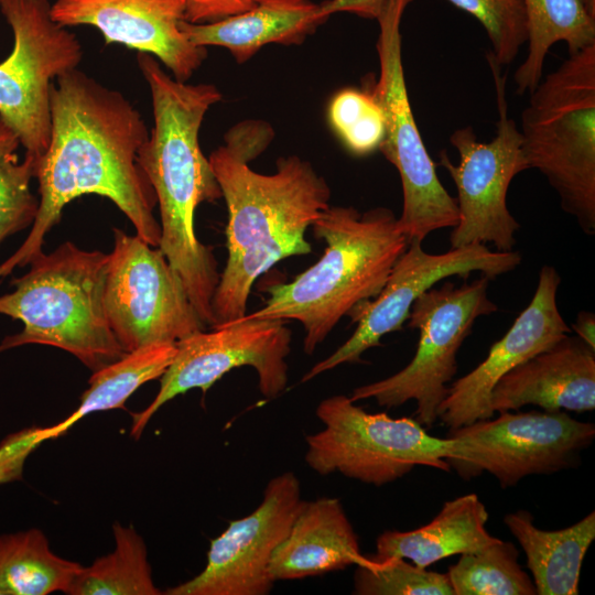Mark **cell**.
<instances>
[{
    "label": "cell",
    "instance_id": "e0dca14e",
    "mask_svg": "<svg viewBox=\"0 0 595 595\" xmlns=\"http://www.w3.org/2000/svg\"><path fill=\"white\" fill-rule=\"evenodd\" d=\"M560 283L558 271L543 266L531 302L507 333L491 345L486 358L448 387L437 409V419L448 430L493 418L490 396L496 383L520 364L567 336L571 328L556 303Z\"/></svg>",
    "mask_w": 595,
    "mask_h": 595
},
{
    "label": "cell",
    "instance_id": "d4e9b609",
    "mask_svg": "<svg viewBox=\"0 0 595 595\" xmlns=\"http://www.w3.org/2000/svg\"><path fill=\"white\" fill-rule=\"evenodd\" d=\"M527 20L528 53L515 72L516 93H531L542 78L550 47L565 42L570 54L595 44V19L581 0H521Z\"/></svg>",
    "mask_w": 595,
    "mask_h": 595
},
{
    "label": "cell",
    "instance_id": "d6986e66",
    "mask_svg": "<svg viewBox=\"0 0 595 595\" xmlns=\"http://www.w3.org/2000/svg\"><path fill=\"white\" fill-rule=\"evenodd\" d=\"M532 404L547 411L595 408V349L566 336L506 374L494 387L496 413Z\"/></svg>",
    "mask_w": 595,
    "mask_h": 595
},
{
    "label": "cell",
    "instance_id": "277c9868",
    "mask_svg": "<svg viewBox=\"0 0 595 595\" xmlns=\"http://www.w3.org/2000/svg\"><path fill=\"white\" fill-rule=\"evenodd\" d=\"M311 227L326 245L320 260L292 281L267 286L264 305L242 316L299 321L307 355L356 305L381 291L409 245L386 207L359 213L351 206L329 205Z\"/></svg>",
    "mask_w": 595,
    "mask_h": 595
},
{
    "label": "cell",
    "instance_id": "4fadbf2b",
    "mask_svg": "<svg viewBox=\"0 0 595 595\" xmlns=\"http://www.w3.org/2000/svg\"><path fill=\"white\" fill-rule=\"evenodd\" d=\"M283 320L239 318L197 332L181 340L175 355L160 378L153 401L133 414L130 434L138 440L150 419L167 401L191 389L203 393L225 374L249 366L258 375L259 389L267 399L280 396L288 385L292 333Z\"/></svg>",
    "mask_w": 595,
    "mask_h": 595
},
{
    "label": "cell",
    "instance_id": "ac0fdd59",
    "mask_svg": "<svg viewBox=\"0 0 595 595\" xmlns=\"http://www.w3.org/2000/svg\"><path fill=\"white\" fill-rule=\"evenodd\" d=\"M51 15L66 28L97 29L106 45L122 44L156 57L181 82L207 56L206 47L191 43L180 28L184 0H56Z\"/></svg>",
    "mask_w": 595,
    "mask_h": 595
},
{
    "label": "cell",
    "instance_id": "ba28073f",
    "mask_svg": "<svg viewBox=\"0 0 595 595\" xmlns=\"http://www.w3.org/2000/svg\"><path fill=\"white\" fill-rule=\"evenodd\" d=\"M412 0H388L376 19L379 77L368 90L385 116V136L379 150L397 169L402 185L399 230L408 241H423L437 229L454 228L458 208L442 185L419 132L407 90L401 50V20Z\"/></svg>",
    "mask_w": 595,
    "mask_h": 595
},
{
    "label": "cell",
    "instance_id": "7c38bea8",
    "mask_svg": "<svg viewBox=\"0 0 595 595\" xmlns=\"http://www.w3.org/2000/svg\"><path fill=\"white\" fill-rule=\"evenodd\" d=\"M105 310L126 353L152 344H176L205 329L183 281L159 247L115 228Z\"/></svg>",
    "mask_w": 595,
    "mask_h": 595
},
{
    "label": "cell",
    "instance_id": "d590c367",
    "mask_svg": "<svg viewBox=\"0 0 595 595\" xmlns=\"http://www.w3.org/2000/svg\"><path fill=\"white\" fill-rule=\"evenodd\" d=\"M588 14L595 19V0H581Z\"/></svg>",
    "mask_w": 595,
    "mask_h": 595
},
{
    "label": "cell",
    "instance_id": "603a6c76",
    "mask_svg": "<svg viewBox=\"0 0 595 595\" xmlns=\"http://www.w3.org/2000/svg\"><path fill=\"white\" fill-rule=\"evenodd\" d=\"M488 512L476 494L446 501L426 524L411 531L387 530L376 542L372 561L408 559L428 567L445 558L474 552L498 540L486 528Z\"/></svg>",
    "mask_w": 595,
    "mask_h": 595
},
{
    "label": "cell",
    "instance_id": "d6a6232c",
    "mask_svg": "<svg viewBox=\"0 0 595 595\" xmlns=\"http://www.w3.org/2000/svg\"><path fill=\"white\" fill-rule=\"evenodd\" d=\"M258 0H184L185 21L209 23L251 9Z\"/></svg>",
    "mask_w": 595,
    "mask_h": 595
},
{
    "label": "cell",
    "instance_id": "9a60e30c",
    "mask_svg": "<svg viewBox=\"0 0 595 595\" xmlns=\"http://www.w3.org/2000/svg\"><path fill=\"white\" fill-rule=\"evenodd\" d=\"M421 241H410L392 267L381 291L356 305L349 313L357 327L332 355L314 365L303 377L306 382L343 364L359 363L363 354L380 345L382 336L401 329L413 302L437 282L452 275L468 279L480 272L488 279L515 270L522 261L518 251H493L486 245L473 244L429 253Z\"/></svg>",
    "mask_w": 595,
    "mask_h": 595
},
{
    "label": "cell",
    "instance_id": "e575fe53",
    "mask_svg": "<svg viewBox=\"0 0 595 595\" xmlns=\"http://www.w3.org/2000/svg\"><path fill=\"white\" fill-rule=\"evenodd\" d=\"M572 329L576 337L583 340L591 348L595 349V315L594 313L582 311L572 324Z\"/></svg>",
    "mask_w": 595,
    "mask_h": 595
},
{
    "label": "cell",
    "instance_id": "8d00e7d4",
    "mask_svg": "<svg viewBox=\"0 0 595 595\" xmlns=\"http://www.w3.org/2000/svg\"><path fill=\"white\" fill-rule=\"evenodd\" d=\"M1 1V0H0Z\"/></svg>",
    "mask_w": 595,
    "mask_h": 595
},
{
    "label": "cell",
    "instance_id": "5bb4252c",
    "mask_svg": "<svg viewBox=\"0 0 595 595\" xmlns=\"http://www.w3.org/2000/svg\"><path fill=\"white\" fill-rule=\"evenodd\" d=\"M447 436L465 446V457L451 464L462 477L487 472L507 488L530 475L573 467L580 453L592 444L595 425L564 410L504 411L495 419L448 430Z\"/></svg>",
    "mask_w": 595,
    "mask_h": 595
},
{
    "label": "cell",
    "instance_id": "7a4b0ae2",
    "mask_svg": "<svg viewBox=\"0 0 595 595\" xmlns=\"http://www.w3.org/2000/svg\"><path fill=\"white\" fill-rule=\"evenodd\" d=\"M272 137L267 122L242 121L208 159L228 212V257L212 301L213 328L247 314L251 288L262 273L282 259L312 251L305 232L329 206L326 181L296 155L279 159L273 174L249 166Z\"/></svg>",
    "mask_w": 595,
    "mask_h": 595
},
{
    "label": "cell",
    "instance_id": "6da1fadb",
    "mask_svg": "<svg viewBox=\"0 0 595 595\" xmlns=\"http://www.w3.org/2000/svg\"><path fill=\"white\" fill-rule=\"evenodd\" d=\"M51 118L50 143L35 171L37 214L23 244L0 264V278L40 255L64 207L87 194L113 202L137 235L159 247L156 196L137 160L149 136L140 112L120 91L75 68L53 83Z\"/></svg>",
    "mask_w": 595,
    "mask_h": 595
},
{
    "label": "cell",
    "instance_id": "8fae6325",
    "mask_svg": "<svg viewBox=\"0 0 595 595\" xmlns=\"http://www.w3.org/2000/svg\"><path fill=\"white\" fill-rule=\"evenodd\" d=\"M488 61L497 93V133L491 141L480 142L470 126L456 129L450 142L458 162L453 163L443 150L439 165L447 171L457 191L458 223L450 235L451 248L491 242L497 251H511L520 225L507 207V192L513 177L529 166L520 130L507 113L501 67Z\"/></svg>",
    "mask_w": 595,
    "mask_h": 595
},
{
    "label": "cell",
    "instance_id": "52a82bcc",
    "mask_svg": "<svg viewBox=\"0 0 595 595\" xmlns=\"http://www.w3.org/2000/svg\"><path fill=\"white\" fill-rule=\"evenodd\" d=\"M315 413L324 429L306 436L305 462L323 476L338 472L382 486L416 466L447 472L466 455L459 440L432 436L412 418L369 413L345 394L322 400Z\"/></svg>",
    "mask_w": 595,
    "mask_h": 595
},
{
    "label": "cell",
    "instance_id": "7402d4cb",
    "mask_svg": "<svg viewBox=\"0 0 595 595\" xmlns=\"http://www.w3.org/2000/svg\"><path fill=\"white\" fill-rule=\"evenodd\" d=\"M328 18L311 0H258L249 10L209 23H180L196 46H221L238 63L270 43L299 44Z\"/></svg>",
    "mask_w": 595,
    "mask_h": 595
},
{
    "label": "cell",
    "instance_id": "3957f363",
    "mask_svg": "<svg viewBox=\"0 0 595 595\" xmlns=\"http://www.w3.org/2000/svg\"><path fill=\"white\" fill-rule=\"evenodd\" d=\"M137 61L150 88L153 113V127L137 160L156 196L159 248L183 281L201 320L213 326L212 301L220 273L212 247L196 237L194 214L199 204L223 197L198 139L206 112L221 94L212 84L175 79L150 54L139 53Z\"/></svg>",
    "mask_w": 595,
    "mask_h": 595
},
{
    "label": "cell",
    "instance_id": "9c48e42d",
    "mask_svg": "<svg viewBox=\"0 0 595 595\" xmlns=\"http://www.w3.org/2000/svg\"><path fill=\"white\" fill-rule=\"evenodd\" d=\"M489 281L485 275L459 286L446 281L421 294L408 317V326L419 331L411 361L392 376L355 388L349 399H374L387 408L414 400L415 420L431 428L447 396V383L457 371L456 356L462 344L477 318L498 310L488 296Z\"/></svg>",
    "mask_w": 595,
    "mask_h": 595
},
{
    "label": "cell",
    "instance_id": "836d02e7",
    "mask_svg": "<svg viewBox=\"0 0 595 595\" xmlns=\"http://www.w3.org/2000/svg\"><path fill=\"white\" fill-rule=\"evenodd\" d=\"M388 0H327L321 3L328 18L333 13L349 12L366 19H377Z\"/></svg>",
    "mask_w": 595,
    "mask_h": 595
},
{
    "label": "cell",
    "instance_id": "8992f818",
    "mask_svg": "<svg viewBox=\"0 0 595 595\" xmlns=\"http://www.w3.org/2000/svg\"><path fill=\"white\" fill-rule=\"evenodd\" d=\"M522 149L560 197L562 209L595 235V44L541 78L521 113Z\"/></svg>",
    "mask_w": 595,
    "mask_h": 595
},
{
    "label": "cell",
    "instance_id": "1f68e13d",
    "mask_svg": "<svg viewBox=\"0 0 595 595\" xmlns=\"http://www.w3.org/2000/svg\"><path fill=\"white\" fill-rule=\"evenodd\" d=\"M472 14L485 29L491 43L488 58L508 65L527 42V20L521 0H447Z\"/></svg>",
    "mask_w": 595,
    "mask_h": 595
},
{
    "label": "cell",
    "instance_id": "30bf717a",
    "mask_svg": "<svg viewBox=\"0 0 595 595\" xmlns=\"http://www.w3.org/2000/svg\"><path fill=\"white\" fill-rule=\"evenodd\" d=\"M51 6L48 0L0 1L13 34L12 50L0 62V117L37 160L50 143L53 83L83 58L77 36L54 21Z\"/></svg>",
    "mask_w": 595,
    "mask_h": 595
},
{
    "label": "cell",
    "instance_id": "44dd1931",
    "mask_svg": "<svg viewBox=\"0 0 595 595\" xmlns=\"http://www.w3.org/2000/svg\"><path fill=\"white\" fill-rule=\"evenodd\" d=\"M371 563L337 498L304 501L269 565L271 580L291 581Z\"/></svg>",
    "mask_w": 595,
    "mask_h": 595
},
{
    "label": "cell",
    "instance_id": "4dcf8cb0",
    "mask_svg": "<svg viewBox=\"0 0 595 595\" xmlns=\"http://www.w3.org/2000/svg\"><path fill=\"white\" fill-rule=\"evenodd\" d=\"M357 566L354 593L359 595H454L446 573L390 558Z\"/></svg>",
    "mask_w": 595,
    "mask_h": 595
},
{
    "label": "cell",
    "instance_id": "f1b7e54d",
    "mask_svg": "<svg viewBox=\"0 0 595 595\" xmlns=\"http://www.w3.org/2000/svg\"><path fill=\"white\" fill-rule=\"evenodd\" d=\"M18 134L0 117V245L34 223L39 199L31 192L37 159L17 154Z\"/></svg>",
    "mask_w": 595,
    "mask_h": 595
},
{
    "label": "cell",
    "instance_id": "cb8c5ba5",
    "mask_svg": "<svg viewBox=\"0 0 595 595\" xmlns=\"http://www.w3.org/2000/svg\"><path fill=\"white\" fill-rule=\"evenodd\" d=\"M504 522L522 548L538 595L578 594L584 556L595 539V512L576 523L543 530L527 510L505 516Z\"/></svg>",
    "mask_w": 595,
    "mask_h": 595
},
{
    "label": "cell",
    "instance_id": "4316f807",
    "mask_svg": "<svg viewBox=\"0 0 595 595\" xmlns=\"http://www.w3.org/2000/svg\"><path fill=\"white\" fill-rule=\"evenodd\" d=\"M115 550L83 566L74 577L68 595H159L154 585L147 547L133 527L112 526Z\"/></svg>",
    "mask_w": 595,
    "mask_h": 595
},
{
    "label": "cell",
    "instance_id": "ffe728a7",
    "mask_svg": "<svg viewBox=\"0 0 595 595\" xmlns=\"http://www.w3.org/2000/svg\"><path fill=\"white\" fill-rule=\"evenodd\" d=\"M175 344H152L127 353L121 359L93 372L89 387L69 416L50 426H34L9 435L0 444V485L19 479L28 456L42 443L65 434L79 419L122 408L142 385L159 379L171 364Z\"/></svg>",
    "mask_w": 595,
    "mask_h": 595
},
{
    "label": "cell",
    "instance_id": "5b68a950",
    "mask_svg": "<svg viewBox=\"0 0 595 595\" xmlns=\"http://www.w3.org/2000/svg\"><path fill=\"white\" fill-rule=\"evenodd\" d=\"M109 255L66 241L31 260L30 270L11 281L0 296V314L19 320L23 329L0 343V353L26 344L71 353L97 371L127 353L113 335L105 310Z\"/></svg>",
    "mask_w": 595,
    "mask_h": 595
},
{
    "label": "cell",
    "instance_id": "2e32d148",
    "mask_svg": "<svg viewBox=\"0 0 595 595\" xmlns=\"http://www.w3.org/2000/svg\"><path fill=\"white\" fill-rule=\"evenodd\" d=\"M303 500L292 472L273 477L260 505L248 516L229 522L210 541L204 570L167 588L166 595H267L274 582L271 558L288 534Z\"/></svg>",
    "mask_w": 595,
    "mask_h": 595
},
{
    "label": "cell",
    "instance_id": "f546056e",
    "mask_svg": "<svg viewBox=\"0 0 595 595\" xmlns=\"http://www.w3.org/2000/svg\"><path fill=\"white\" fill-rule=\"evenodd\" d=\"M328 120L353 154H369L382 142L383 111L368 89L346 88L334 95L328 106Z\"/></svg>",
    "mask_w": 595,
    "mask_h": 595
},
{
    "label": "cell",
    "instance_id": "484cf974",
    "mask_svg": "<svg viewBox=\"0 0 595 595\" xmlns=\"http://www.w3.org/2000/svg\"><path fill=\"white\" fill-rule=\"evenodd\" d=\"M82 567L55 554L40 529L0 536V595L66 594Z\"/></svg>",
    "mask_w": 595,
    "mask_h": 595
},
{
    "label": "cell",
    "instance_id": "83f0119b",
    "mask_svg": "<svg viewBox=\"0 0 595 595\" xmlns=\"http://www.w3.org/2000/svg\"><path fill=\"white\" fill-rule=\"evenodd\" d=\"M518 554L515 544L500 539L459 554L446 573L454 595H537L532 580L518 563Z\"/></svg>",
    "mask_w": 595,
    "mask_h": 595
}]
</instances>
